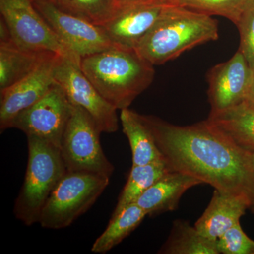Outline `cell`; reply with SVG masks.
Here are the masks:
<instances>
[{
    "mask_svg": "<svg viewBox=\"0 0 254 254\" xmlns=\"http://www.w3.org/2000/svg\"><path fill=\"white\" fill-rule=\"evenodd\" d=\"M141 118L170 171L190 175L214 190L249 196L250 151L208 119L178 126L153 115Z\"/></svg>",
    "mask_w": 254,
    "mask_h": 254,
    "instance_id": "obj_1",
    "label": "cell"
},
{
    "mask_svg": "<svg viewBox=\"0 0 254 254\" xmlns=\"http://www.w3.org/2000/svg\"><path fill=\"white\" fill-rule=\"evenodd\" d=\"M80 66L102 96L120 110L128 108L155 76L154 66L134 48L121 46L82 58Z\"/></svg>",
    "mask_w": 254,
    "mask_h": 254,
    "instance_id": "obj_2",
    "label": "cell"
},
{
    "mask_svg": "<svg viewBox=\"0 0 254 254\" xmlns=\"http://www.w3.org/2000/svg\"><path fill=\"white\" fill-rule=\"evenodd\" d=\"M218 38V21L212 16L173 4L165 9L134 49L155 66Z\"/></svg>",
    "mask_w": 254,
    "mask_h": 254,
    "instance_id": "obj_3",
    "label": "cell"
},
{
    "mask_svg": "<svg viewBox=\"0 0 254 254\" xmlns=\"http://www.w3.org/2000/svg\"><path fill=\"white\" fill-rule=\"evenodd\" d=\"M28 160L24 182L14 207L15 217L27 226L38 223L43 207L66 173L59 148L28 136Z\"/></svg>",
    "mask_w": 254,
    "mask_h": 254,
    "instance_id": "obj_4",
    "label": "cell"
},
{
    "mask_svg": "<svg viewBox=\"0 0 254 254\" xmlns=\"http://www.w3.org/2000/svg\"><path fill=\"white\" fill-rule=\"evenodd\" d=\"M110 179L85 172H66L47 200L38 223L52 230L70 226L94 204Z\"/></svg>",
    "mask_w": 254,
    "mask_h": 254,
    "instance_id": "obj_5",
    "label": "cell"
},
{
    "mask_svg": "<svg viewBox=\"0 0 254 254\" xmlns=\"http://www.w3.org/2000/svg\"><path fill=\"white\" fill-rule=\"evenodd\" d=\"M65 128L60 150L67 172H85L110 178L115 168L105 156L100 131L93 118L77 105Z\"/></svg>",
    "mask_w": 254,
    "mask_h": 254,
    "instance_id": "obj_6",
    "label": "cell"
},
{
    "mask_svg": "<svg viewBox=\"0 0 254 254\" xmlns=\"http://www.w3.org/2000/svg\"><path fill=\"white\" fill-rule=\"evenodd\" d=\"M80 58L63 55L55 73V81L63 88L71 104L77 105L93 118L100 131H118L117 109L102 96L82 71Z\"/></svg>",
    "mask_w": 254,
    "mask_h": 254,
    "instance_id": "obj_7",
    "label": "cell"
},
{
    "mask_svg": "<svg viewBox=\"0 0 254 254\" xmlns=\"http://www.w3.org/2000/svg\"><path fill=\"white\" fill-rule=\"evenodd\" d=\"M33 4L54 31L65 49L81 58L118 46L101 26L65 12L55 5L33 0Z\"/></svg>",
    "mask_w": 254,
    "mask_h": 254,
    "instance_id": "obj_8",
    "label": "cell"
},
{
    "mask_svg": "<svg viewBox=\"0 0 254 254\" xmlns=\"http://www.w3.org/2000/svg\"><path fill=\"white\" fill-rule=\"evenodd\" d=\"M0 12L13 42L19 48L71 55L36 9L33 0H0Z\"/></svg>",
    "mask_w": 254,
    "mask_h": 254,
    "instance_id": "obj_9",
    "label": "cell"
},
{
    "mask_svg": "<svg viewBox=\"0 0 254 254\" xmlns=\"http://www.w3.org/2000/svg\"><path fill=\"white\" fill-rule=\"evenodd\" d=\"M72 106L63 88L55 82L39 101L18 114L9 128H18L27 137L44 140L60 148Z\"/></svg>",
    "mask_w": 254,
    "mask_h": 254,
    "instance_id": "obj_10",
    "label": "cell"
},
{
    "mask_svg": "<svg viewBox=\"0 0 254 254\" xmlns=\"http://www.w3.org/2000/svg\"><path fill=\"white\" fill-rule=\"evenodd\" d=\"M62 55L51 53L36 68L13 86L1 91L0 130L9 128L13 120L39 101L55 84Z\"/></svg>",
    "mask_w": 254,
    "mask_h": 254,
    "instance_id": "obj_11",
    "label": "cell"
},
{
    "mask_svg": "<svg viewBox=\"0 0 254 254\" xmlns=\"http://www.w3.org/2000/svg\"><path fill=\"white\" fill-rule=\"evenodd\" d=\"M253 72L238 50L230 60L213 66L207 75L210 112L228 109L245 101Z\"/></svg>",
    "mask_w": 254,
    "mask_h": 254,
    "instance_id": "obj_12",
    "label": "cell"
},
{
    "mask_svg": "<svg viewBox=\"0 0 254 254\" xmlns=\"http://www.w3.org/2000/svg\"><path fill=\"white\" fill-rule=\"evenodd\" d=\"M173 4L171 0H148L126 5L101 26L116 46L135 48L165 9Z\"/></svg>",
    "mask_w": 254,
    "mask_h": 254,
    "instance_id": "obj_13",
    "label": "cell"
},
{
    "mask_svg": "<svg viewBox=\"0 0 254 254\" xmlns=\"http://www.w3.org/2000/svg\"><path fill=\"white\" fill-rule=\"evenodd\" d=\"M250 207L247 195L231 194L214 190L210 203L194 226L203 236L216 242L227 230L240 222Z\"/></svg>",
    "mask_w": 254,
    "mask_h": 254,
    "instance_id": "obj_14",
    "label": "cell"
},
{
    "mask_svg": "<svg viewBox=\"0 0 254 254\" xmlns=\"http://www.w3.org/2000/svg\"><path fill=\"white\" fill-rule=\"evenodd\" d=\"M200 185L203 182L190 175L170 171L145 190L136 203L151 217L173 211L178 207L184 193Z\"/></svg>",
    "mask_w": 254,
    "mask_h": 254,
    "instance_id": "obj_15",
    "label": "cell"
},
{
    "mask_svg": "<svg viewBox=\"0 0 254 254\" xmlns=\"http://www.w3.org/2000/svg\"><path fill=\"white\" fill-rule=\"evenodd\" d=\"M51 53L23 49L14 42L0 43V91L26 77Z\"/></svg>",
    "mask_w": 254,
    "mask_h": 254,
    "instance_id": "obj_16",
    "label": "cell"
},
{
    "mask_svg": "<svg viewBox=\"0 0 254 254\" xmlns=\"http://www.w3.org/2000/svg\"><path fill=\"white\" fill-rule=\"evenodd\" d=\"M120 119L131 147L132 165H146L163 158L154 137L140 114L125 108L121 110Z\"/></svg>",
    "mask_w": 254,
    "mask_h": 254,
    "instance_id": "obj_17",
    "label": "cell"
},
{
    "mask_svg": "<svg viewBox=\"0 0 254 254\" xmlns=\"http://www.w3.org/2000/svg\"><path fill=\"white\" fill-rule=\"evenodd\" d=\"M208 120L242 148L254 149V108L245 102L228 109L210 112Z\"/></svg>",
    "mask_w": 254,
    "mask_h": 254,
    "instance_id": "obj_18",
    "label": "cell"
},
{
    "mask_svg": "<svg viewBox=\"0 0 254 254\" xmlns=\"http://www.w3.org/2000/svg\"><path fill=\"white\" fill-rule=\"evenodd\" d=\"M146 216L136 203L127 205L113 214L108 226L93 243L92 252L96 254L109 252L134 231Z\"/></svg>",
    "mask_w": 254,
    "mask_h": 254,
    "instance_id": "obj_19",
    "label": "cell"
},
{
    "mask_svg": "<svg viewBox=\"0 0 254 254\" xmlns=\"http://www.w3.org/2000/svg\"><path fill=\"white\" fill-rule=\"evenodd\" d=\"M165 254H220L216 242L184 220L174 222L170 236L158 252Z\"/></svg>",
    "mask_w": 254,
    "mask_h": 254,
    "instance_id": "obj_20",
    "label": "cell"
},
{
    "mask_svg": "<svg viewBox=\"0 0 254 254\" xmlns=\"http://www.w3.org/2000/svg\"><path fill=\"white\" fill-rule=\"evenodd\" d=\"M170 171L163 158L146 165H132L113 214L118 213L127 205L136 203L145 190Z\"/></svg>",
    "mask_w": 254,
    "mask_h": 254,
    "instance_id": "obj_21",
    "label": "cell"
},
{
    "mask_svg": "<svg viewBox=\"0 0 254 254\" xmlns=\"http://www.w3.org/2000/svg\"><path fill=\"white\" fill-rule=\"evenodd\" d=\"M120 9L113 0H64L62 10L93 24L103 26Z\"/></svg>",
    "mask_w": 254,
    "mask_h": 254,
    "instance_id": "obj_22",
    "label": "cell"
},
{
    "mask_svg": "<svg viewBox=\"0 0 254 254\" xmlns=\"http://www.w3.org/2000/svg\"><path fill=\"white\" fill-rule=\"evenodd\" d=\"M251 0H173L175 4L213 16H221L237 25Z\"/></svg>",
    "mask_w": 254,
    "mask_h": 254,
    "instance_id": "obj_23",
    "label": "cell"
},
{
    "mask_svg": "<svg viewBox=\"0 0 254 254\" xmlns=\"http://www.w3.org/2000/svg\"><path fill=\"white\" fill-rule=\"evenodd\" d=\"M216 245L220 254H254V241L244 232L240 222L219 237Z\"/></svg>",
    "mask_w": 254,
    "mask_h": 254,
    "instance_id": "obj_24",
    "label": "cell"
},
{
    "mask_svg": "<svg viewBox=\"0 0 254 254\" xmlns=\"http://www.w3.org/2000/svg\"><path fill=\"white\" fill-rule=\"evenodd\" d=\"M236 26L240 35V51L254 73V0L246 6Z\"/></svg>",
    "mask_w": 254,
    "mask_h": 254,
    "instance_id": "obj_25",
    "label": "cell"
},
{
    "mask_svg": "<svg viewBox=\"0 0 254 254\" xmlns=\"http://www.w3.org/2000/svg\"><path fill=\"white\" fill-rule=\"evenodd\" d=\"M250 154L251 170L248 194L250 199V209L254 214V149L248 150Z\"/></svg>",
    "mask_w": 254,
    "mask_h": 254,
    "instance_id": "obj_26",
    "label": "cell"
},
{
    "mask_svg": "<svg viewBox=\"0 0 254 254\" xmlns=\"http://www.w3.org/2000/svg\"><path fill=\"white\" fill-rule=\"evenodd\" d=\"M13 42L11 33L7 24L2 18L0 19V43H6Z\"/></svg>",
    "mask_w": 254,
    "mask_h": 254,
    "instance_id": "obj_27",
    "label": "cell"
},
{
    "mask_svg": "<svg viewBox=\"0 0 254 254\" xmlns=\"http://www.w3.org/2000/svg\"><path fill=\"white\" fill-rule=\"evenodd\" d=\"M245 103L250 105L252 108H254V73L251 79L250 86H249L248 91H247V95H246Z\"/></svg>",
    "mask_w": 254,
    "mask_h": 254,
    "instance_id": "obj_28",
    "label": "cell"
},
{
    "mask_svg": "<svg viewBox=\"0 0 254 254\" xmlns=\"http://www.w3.org/2000/svg\"><path fill=\"white\" fill-rule=\"evenodd\" d=\"M119 7H123L126 5L133 4V3L140 2V1H148V0H113Z\"/></svg>",
    "mask_w": 254,
    "mask_h": 254,
    "instance_id": "obj_29",
    "label": "cell"
},
{
    "mask_svg": "<svg viewBox=\"0 0 254 254\" xmlns=\"http://www.w3.org/2000/svg\"><path fill=\"white\" fill-rule=\"evenodd\" d=\"M42 1H48L51 4L59 7L60 9H63L64 5V0H42Z\"/></svg>",
    "mask_w": 254,
    "mask_h": 254,
    "instance_id": "obj_30",
    "label": "cell"
},
{
    "mask_svg": "<svg viewBox=\"0 0 254 254\" xmlns=\"http://www.w3.org/2000/svg\"><path fill=\"white\" fill-rule=\"evenodd\" d=\"M172 1H173V0H171Z\"/></svg>",
    "mask_w": 254,
    "mask_h": 254,
    "instance_id": "obj_31",
    "label": "cell"
}]
</instances>
